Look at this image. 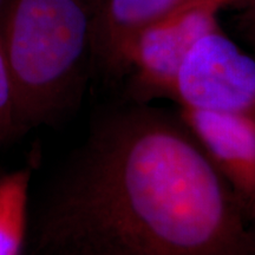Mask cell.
<instances>
[{
	"instance_id": "6da1fadb",
	"label": "cell",
	"mask_w": 255,
	"mask_h": 255,
	"mask_svg": "<svg viewBox=\"0 0 255 255\" xmlns=\"http://www.w3.org/2000/svg\"><path fill=\"white\" fill-rule=\"evenodd\" d=\"M250 215L180 115H105L51 191L28 255H255Z\"/></svg>"
},
{
	"instance_id": "7a4b0ae2",
	"label": "cell",
	"mask_w": 255,
	"mask_h": 255,
	"mask_svg": "<svg viewBox=\"0 0 255 255\" xmlns=\"http://www.w3.org/2000/svg\"><path fill=\"white\" fill-rule=\"evenodd\" d=\"M100 0H5L0 38L14 87L17 124L59 116L82 90Z\"/></svg>"
},
{
	"instance_id": "3957f363",
	"label": "cell",
	"mask_w": 255,
	"mask_h": 255,
	"mask_svg": "<svg viewBox=\"0 0 255 255\" xmlns=\"http://www.w3.org/2000/svg\"><path fill=\"white\" fill-rule=\"evenodd\" d=\"M174 101L181 108L255 121V59L221 28L195 41L178 70Z\"/></svg>"
},
{
	"instance_id": "277c9868",
	"label": "cell",
	"mask_w": 255,
	"mask_h": 255,
	"mask_svg": "<svg viewBox=\"0 0 255 255\" xmlns=\"http://www.w3.org/2000/svg\"><path fill=\"white\" fill-rule=\"evenodd\" d=\"M219 11L210 1L190 6L142 34L128 76V95L133 103L148 104L156 98L174 100L178 70L195 41L220 28Z\"/></svg>"
},
{
	"instance_id": "5b68a950",
	"label": "cell",
	"mask_w": 255,
	"mask_h": 255,
	"mask_svg": "<svg viewBox=\"0 0 255 255\" xmlns=\"http://www.w3.org/2000/svg\"><path fill=\"white\" fill-rule=\"evenodd\" d=\"M210 0H100L91 25V60L107 81L129 76L133 51L146 30ZM212 2V1H210Z\"/></svg>"
},
{
	"instance_id": "8992f818",
	"label": "cell",
	"mask_w": 255,
	"mask_h": 255,
	"mask_svg": "<svg viewBox=\"0 0 255 255\" xmlns=\"http://www.w3.org/2000/svg\"><path fill=\"white\" fill-rule=\"evenodd\" d=\"M178 115L248 213L255 199V121L186 108Z\"/></svg>"
},
{
	"instance_id": "52a82bcc",
	"label": "cell",
	"mask_w": 255,
	"mask_h": 255,
	"mask_svg": "<svg viewBox=\"0 0 255 255\" xmlns=\"http://www.w3.org/2000/svg\"><path fill=\"white\" fill-rule=\"evenodd\" d=\"M30 169L0 177V255H21L28 232Z\"/></svg>"
},
{
	"instance_id": "ba28073f",
	"label": "cell",
	"mask_w": 255,
	"mask_h": 255,
	"mask_svg": "<svg viewBox=\"0 0 255 255\" xmlns=\"http://www.w3.org/2000/svg\"><path fill=\"white\" fill-rule=\"evenodd\" d=\"M17 124L14 87L7 59L0 38V142L4 141Z\"/></svg>"
},
{
	"instance_id": "9c48e42d",
	"label": "cell",
	"mask_w": 255,
	"mask_h": 255,
	"mask_svg": "<svg viewBox=\"0 0 255 255\" xmlns=\"http://www.w3.org/2000/svg\"><path fill=\"white\" fill-rule=\"evenodd\" d=\"M240 14L237 19L238 28L248 43L255 39V0H244L240 6Z\"/></svg>"
},
{
	"instance_id": "30bf717a",
	"label": "cell",
	"mask_w": 255,
	"mask_h": 255,
	"mask_svg": "<svg viewBox=\"0 0 255 255\" xmlns=\"http://www.w3.org/2000/svg\"><path fill=\"white\" fill-rule=\"evenodd\" d=\"M210 1L221 9L222 7H227V6H235V7H238V6L242 4L244 0H210Z\"/></svg>"
},
{
	"instance_id": "8fae6325",
	"label": "cell",
	"mask_w": 255,
	"mask_h": 255,
	"mask_svg": "<svg viewBox=\"0 0 255 255\" xmlns=\"http://www.w3.org/2000/svg\"><path fill=\"white\" fill-rule=\"evenodd\" d=\"M248 215H250V219H252L255 222V199L253 201V203H252L250 210H248ZM254 233H255V231H254Z\"/></svg>"
},
{
	"instance_id": "7c38bea8",
	"label": "cell",
	"mask_w": 255,
	"mask_h": 255,
	"mask_svg": "<svg viewBox=\"0 0 255 255\" xmlns=\"http://www.w3.org/2000/svg\"><path fill=\"white\" fill-rule=\"evenodd\" d=\"M4 4H5V0H0V14H1V11H2V7H4Z\"/></svg>"
},
{
	"instance_id": "4fadbf2b",
	"label": "cell",
	"mask_w": 255,
	"mask_h": 255,
	"mask_svg": "<svg viewBox=\"0 0 255 255\" xmlns=\"http://www.w3.org/2000/svg\"><path fill=\"white\" fill-rule=\"evenodd\" d=\"M250 44H251V46L253 47V49L255 50V39H254V40H252V41H250Z\"/></svg>"
}]
</instances>
